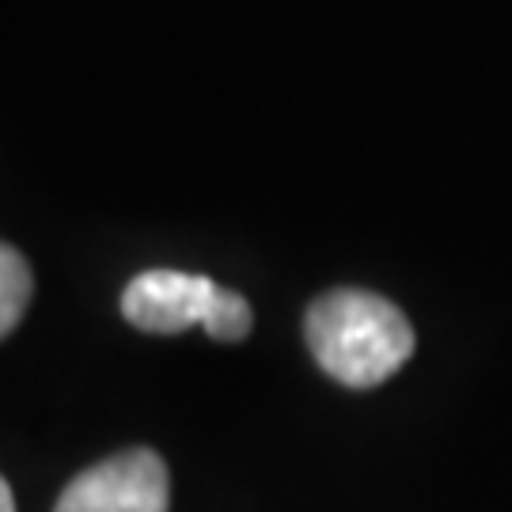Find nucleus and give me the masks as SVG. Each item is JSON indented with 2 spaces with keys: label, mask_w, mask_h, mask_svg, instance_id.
Here are the masks:
<instances>
[{
  "label": "nucleus",
  "mask_w": 512,
  "mask_h": 512,
  "mask_svg": "<svg viewBox=\"0 0 512 512\" xmlns=\"http://www.w3.org/2000/svg\"><path fill=\"white\" fill-rule=\"evenodd\" d=\"M304 338L330 380L380 387L414 353V327L391 300L365 289H334L308 308Z\"/></svg>",
  "instance_id": "f257e3e1"
},
{
  "label": "nucleus",
  "mask_w": 512,
  "mask_h": 512,
  "mask_svg": "<svg viewBox=\"0 0 512 512\" xmlns=\"http://www.w3.org/2000/svg\"><path fill=\"white\" fill-rule=\"evenodd\" d=\"M171 475L152 448H129L76 475L54 512H167Z\"/></svg>",
  "instance_id": "f03ea898"
},
{
  "label": "nucleus",
  "mask_w": 512,
  "mask_h": 512,
  "mask_svg": "<svg viewBox=\"0 0 512 512\" xmlns=\"http://www.w3.org/2000/svg\"><path fill=\"white\" fill-rule=\"evenodd\" d=\"M217 289V281L205 274L145 270L126 285L122 315L145 334H183L190 327H205Z\"/></svg>",
  "instance_id": "7ed1b4c3"
},
{
  "label": "nucleus",
  "mask_w": 512,
  "mask_h": 512,
  "mask_svg": "<svg viewBox=\"0 0 512 512\" xmlns=\"http://www.w3.org/2000/svg\"><path fill=\"white\" fill-rule=\"evenodd\" d=\"M35 293V277L27 258L12 243H0V338L12 334Z\"/></svg>",
  "instance_id": "20e7f679"
},
{
  "label": "nucleus",
  "mask_w": 512,
  "mask_h": 512,
  "mask_svg": "<svg viewBox=\"0 0 512 512\" xmlns=\"http://www.w3.org/2000/svg\"><path fill=\"white\" fill-rule=\"evenodd\" d=\"M251 323H255L251 304L232 289H217V300H213L209 319H205V334L217 342H243L251 334Z\"/></svg>",
  "instance_id": "39448f33"
},
{
  "label": "nucleus",
  "mask_w": 512,
  "mask_h": 512,
  "mask_svg": "<svg viewBox=\"0 0 512 512\" xmlns=\"http://www.w3.org/2000/svg\"><path fill=\"white\" fill-rule=\"evenodd\" d=\"M0 512H16V497H12V486L0 478Z\"/></svg>",
  "instance_id": "423d86ee"
}]
</instances>
